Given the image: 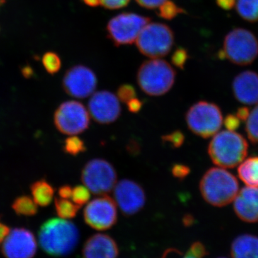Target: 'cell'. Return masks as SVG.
Listing matches in <instances>:
<instances>
[{
	"label": "cell",
	"mask_w": 258,
	"mask_h": 258,
	"mask_svg": "<svg viewBox=\"0 0 258 258\" xmlns=\"http://www.w3.org/2000/svg\"><path fill=\"white\" fill-rule=\"evenodd\" d=\"M175 80V70L169 62L159 58L145 61L137 73L139 87L150 96L166 94L172 88Z\"/></svg>",
	"instance_id": "obj_4"
},
{
	"label": "cell",
	"mask_w": 258,
	"mask_h": 258,
	"mask_svg": "<svg viewBox=\"0 0 258 258\" xmlns=\"http://www.w3.org/2000/svg\"><path fill=\"white\" fill-rule=\"evenodd\" d=\"M23 74L24 76L27 78H30L32 75V71L31 69H29V68H27V69H24Z\"/></svg>",
	"instance_id": "obj_47"
},
{
	"label": "cell",
	"mask_w": 258,
	"mask_h": 258,
	"mask_svg": "<svg viewBox=\"0 0 258 258\" xmlns=\"http://www.w3.org/2000/svg\"><path fill=\"white\" fill-rule=\"evenodd\" d=\"M57 192H58L60 198L68 200V199L71 198V196H72L73 188L69 185H63L59 188Z\"/></svg>",
	"instance_id": "obj_40"
},
{
	"label": "cell",
	"mask_w": 258,
	"mask_h": 258,
	"mask_svg": "<svg viewBox=\"0 0 258 258\" xmlns=\"http://www.w3.org/2000/svg\"><path fill=\"white\" fill-rule=\"evenodd\" d=\"M127 150L131 154H138L140 151V147L137 141L131 140L127 146Z\"/></svg>",
	"instance_id": "obj_42"
},
{
	"label": "cell",
	"mask_w": 258,
	"mask_h": 258,
	"mask_svg": "<svg viewBox=\"0 0 258 258\" xmlns=\"http://www.w3.org/2000/svg\"><path fill=\"white\" fill-rule=\"evenodd\" d=\"M83 1L85 5L91 8H96L100 5V0H83Z\"/></svg>",
	"instance_id": "obj_46"
},
{
	"label": "cell",
	"mask_w": 258,
	"mask_h": 258,
	"mask_svg": "<svg viewBox=\"0 0 258 258\" xmlns=\"http://www.w3.org/2000/svg\"><path fill=\"white\" fill-rule=\"evenodd\" d=\"M126 104L127 108H128V111L131 113H137L142 109V106H143V102L136 97V98L129 101Z\"/></svg>",
	"instance_id": "obj_38"
},
{
	"label": "cell",
	"mask_w": 258,
	"mask_h": 258,
	"mask_svg": "<svg viewBox=\"0 0 258 258\" xmlns=\"http://www.w3.org/2000/svg\"><path fill=\"white\" fill-rule=\"evenodd\" d=\"M195 222V217L192 215H190V214L185 215L184 217H183V224L186 227H189V226L192 225Z\"/></svg>",
	"instance_id": "obj_44"
},
{
	"label": "cell",
	"mask_w": 258,
	"mask_h": 258,
	"mask_svg": "<svg viewBox=\"0 0 258 258\" xmlns=\"http://www.w3.org/2000/svg\"><path fill=\"white\" fill-rule=\"evenodd\" d=\"M88 112L93 120L101 124H109L119 118L121 113L119 100L111 91L93 93L88 104Z\"/></svg>",
	"instance_id": "obj_14"
},
{
	"label": "cell",
	"mask_w": 258,
	"mask_h": 258,
	"mask_svg": "<svg viewBox=\"0 0 258 258\" xmlns=\"http://www.w3.org/2000/svg\"><path fill=\"white\" fill-rule=\"evenodd\" d=\"M131 0H100V5L108 10H118L127 6Z\"/></svg>",
	"instance_id": "obj_35"
},
{
	"label": "cell",
	"mask_w": 258,
	"mask_h": 258,
	"mask_svg": "<svg viewBox=\"0 0 258 258\" xmlns=\"http://www.w3.org/2000/svg\"><path fill=\"white\" fill-rule=\"evenodd\" d=\"M233 202L234 210L241 220L248 223L258 222V187L242 188Z\"/></svg>",
	"instance_id": "obj_17"
},
{
	"label": "cell",
	"mask_w": 258,
	"mask_h": 258,
	"mask_svg": "<svg viewBox=\"0 0 258 258\" xmlns=\"http://www.w3.org/2000/svg\"><path fill=\"white\" fill-rule=\"evenodd\" d=\"M36 250V240L33 234L24 228L10 231L2 245V251L6 258H32Z\"/></svg>",
	"instance_id": "obj_15"
},
{
	"label": "cell",
	"mask_w": 258,
	"mask_h": 258,
	"mask_svg": "<svg viewBox=\"0 0 258 258\" xmlns=\"http://www.w3.org/2000/svg\"><path fill=\"white\" fill-rule=\"evenodd\" d=\"M223 57L237 66H245L258 56V41L252 32L244 28L231 30L225 37Z\"/></svg>",
	"instance_id": "obj_7"
},
{
	"label": "cell",
	"mask_w": 258,
	"mask_h": 258,
	"mask_svg": "<svg viewBox=\"0 0 258 258\" xmlns=\"http://www.w3.org/2000/svg\"><path fill=\"white\" fill-rule=\"evenodd\" d=\"M42 64L48 74L54 75L60 71L62 62L60 57L55 52H48L42 57Z\"/></svg>",
	"instance_id": "obj_28"
},
{
	"label": "cell",
	"mask_w": 258,
	"mask_h": 258,
	"mask_svg": "<svg viewBox=\"0 0 258 258\" xmlns=\"http://www.w3.org/2000/svg\"><path fill=\"white\" fill-rule=\"evenodd\" d=\"M161 140L163 143L169 144L174 149H178L184 143V134L181 131H174L170 134L162 136Z\"/></svg>",
	"instance_id": "obj_30"
},
{
	"label": "cell",
	"mask_w": 258,
	"mask_h": 258,
	"mask_svg": "<svg viewBox=\"0 0 258 258\" xmlns=\"http://www.w3.org/2000/svg\"><path fill=\"white\" fill-rule=\"evenodd\" d=\"M54 123L60 133L75 136L82 134L90 125L89 112L82 103L68 101L61 103L54 113Z\"/></svg>",
	"instance_id": "obj_10"
},
{
	"label": "cell",
	"mask_w": 258,
	"mask_h": 258,
	"mask_svg": "<svg viewBox=\"0 0 258 258\" xmlns=\"http://www.w3.org/2000/svg\"><path fill=\"white\" fill-rule=\"evenodd\" d=\"M157 9L158 15L166 20H173L180 14L186 13L183 8H180L175 3L170 0H166Z\"/></svg>",
	"instance_id": "obj_25"
},
{
	"label": "cell",
	"mask_w": 258,
	"mask_h": 258,
	"mask_svg": "<svg viewBox=\"0 0 258 258\" xmlns=\"http://www.w3.org/2000/svg\"><path fill=\"white\" fill-rule=\"evenodd\" d=\"M248 144L241 134L232 131L217 132L208 146L212 162L224 169H232L245 159Z\"/></svg>",
	"instance_id": "obj_3"
},
{
	"label": "cell",
	"mask_w": 258,
	"mask_h": 258,
	"mask_svg": "<svg viewBox=\"0 0 258 258\" xmlns=\"http://www.w3.org/2000/svg\"><path fill=\"white\" fill-rule=\"evenodd\" d=\"M237 173L247 186L258 187V157L244 159L239 165Z\"/></svg>",
	"instance_id": "obj_21"
},
{
	"label": "cell",
	"mask_w": 258,
	"mask_h": 258,
	"mask_svg": "<svg viewBox=\"0 0 258 258\" xmlns=\"http://www.w3.org/2000/svg\"><path fill=\"white\" fill-rule=\"evenodd\" d=\"M171 253H176L179 254H182L181 252H180L179 249L175 248H169L166 249V250L164 251V252L162 254V256H161V258H167L168 256H169V254Z\"/></svg>",
	"instance_id": "obj_45"
},
{
	"label": "cell",
	"mask_w": 258,
	"mask_h": 258,
	"mask_svg": "<svg viewBox=\"0 0 258 258\" xmlns=\"http://www.w3.org/2000/svg\"><path fill=\"white\" fill-rule=\"evenodd\" d=\"M200 190L207 203L222 208L234 201L239 191V183L237 178L224 168H210L200 180Z\"/></svg>",
	"instance_id": "obj_2"
},
{
	"label": "cell",
	"mask_w": 258,
	"mask_h": 258,
	"mask_svg": "<svg viewBox=\"0 0 258 258\" xmlns=\"http://www.w3.org/2000/svg\"><path fill=\"white\" fill-rule=\"evenodd\" d=\"M98 79L93 70L77 64L68 70L62 79V87L68 95L83 98L91 96L96 89Z\"/></svg>",
	"instance_id": "obj_12"
},
{
	"label": "cell",
	"mask_w": 258,
	"mask_h": 258,
	"mask_svg": "<svg viewBox=\"0 0 258 258\" xmlns=\"http://www.w3.org/2000/svg\"><path fill=\"white\" fill-rule=\"evenodd\" d=\"M166 0H136L137 3L142 8L146 9H157Z\"/></svg>",
	"instance_id": "obj_37"
},
{
	"label": "cell",
	"mask_w": 258,
	"mask_h": 258,
	"mask_svg": "<svg viewBox=\"0 0 258 258\" xmlns=\"http://www.w3.org/2000/svg\"><path fill=\"white\" fill-rule=\"evenodd\" d=\"M236 99L245 105L258 103V74L245 71L237 75L232 85Z\"/></svg>",
	"instance_id": "obj_16"
},
{
	"label": "cell",
	"mask_w": 258,
	"mask_h": 258,
	"mask_svg": "<svg viewBox=\"0 0 258 258\" xmlns=\"http://www.w3.org/2000/svg\"><path fill=\"white\" fill-rule=\"evenodd\" d=\"M232 258H258V237L242 235L236 237L231 245Z\"/></svg>",
	"instance_id": "obj_19"
},
{
	"label": "cell",
	"mask_w": 258,
	"mask_h": 258,
	"mask_svg": "<svg viewBox=\"0 0 258 258\" xmlns=\"http://www.w3.org/2000/svg\"><path fill=\"white\" fill-rule=\"evenodd\" d=\"M113 189L115 203L125 216H132L145 206V191L142 185L134 180L123 179L117 181Z\"/></svg>",
	"instance_id": "obj_13"
},
{
	"label": "cell",
	"mask_w": 258,
	"mask_h": 258,
	"mask_svg": "<svg viewBox=\"0 0 258 258\" xmlns=\"http://www.w3.org/2000/svg\"><path fill=\"white\" fill-rule=\"evenodd\" d=\"M189 130L198 137L208 139L213 137L221 128L223 117L220 107L206 101L197 102L185 115Z\"/></svg>",
	"instance_id": "obj_5"
},
{
	"label": "cell",
	"mask_w": 258,
	"mask_h": 258,
	"mask_svg": "<svg viewBox=\"0 0 258 258\" xmlns=\"http://www.w3.org/2000/svg\"><path fill=\"white\" fill-rule=\"evenodd\" d=\"M62 149L69 155L77 156L86 152V147L82 139L78 137H71L64 140Z\"/></svg>",
	"instance_id": "obj_27"
},
{
	"label": "cell",
	"mask_w": 258,
	"mask_h": 258,
	"mask_svg": "<svg viewBox=\"0 0 258 258\" xmlns=\"http://www.w3.org/2000/svg\"><path fill=\"white\" fill-rule=\"evenodd\" d=\"M91 191L86 186H76L73 189L72 198L73 202L79 206L86 205L89 202L91 199Z\"/></svg>",
	"instance_id": "obj_29"
},
{
	"label": "cell",
	"mask_w": 258,
	"mask_h": 258,
	"mask_svg": "<svg viewBox=\"0 0 258 258\" xmlns=\"http://www.w3.org/2000/svg\"><path fill=\"white\" fill-rule=\"evenodd\" d=\"M116 171L106 159H91L86 163L81 172V181L91 193L106 195L113 189L117 183Z\"/></svg>",
	"instance_id": "obj_9"
},
{
	"label": "cell",
	"mask_w": 258,
	"mask_h": 258,
	"mask_svg": "<svg viewBox=\"0 0 258 258\" xmlns=\"http://www.w3.org/2000/svg\"><path fill=\"white\" fill-rule=\"evenodd\" d=\"M215 2L217 6L227 11L233 9L236 5V0H215Z\"/></svg>",
	"instance_id": "obj_39"
},
{
	"label": "cell",
	"mask_w": 258,
	"mask_h": 258,
	"mask_svg": "<svg viewBox=\"0 0 258 258\" xmlns=\"http://www.w3.org/2000/svg\"><path fill=\"white\" fill-rule=\"evenodd\" d=\"M249 113H250V112H249L247 107H241V108H239L237 109L235 115H237V118L240 120L245 121L248 118Z\"/></svg>",
	"instance_id": "obj_41"
},
{
	"label": "cell",
	"mask_w": 258,
	"mask_h": 258,
	"mask_svg": "<svg viewBox=\"0 0 258 258\" xmlns=\"http://www.w3.org/2000/svg\"><path fill=\"white\" fill-rule=\"evenodd\" d=\"M206 247L202 242H194L183 258H204L208 255Z\"/></svg>",
	"instance_id": "obj_33"
},
{
	"label": "cell",
	"mask_w": 258,
	"mask_h": 258,
	"mask_svg": "<svg viewBox=\"0 0 258 258\" xmlns=\"http://www.w3.org/2000/svg\"><path fill=\"white\" fill-rule=\"evenodd\" d=\"M220 258H226V257H220Z\"/></svg>",
	"instance_id": "obj_48"
},
{
	"label": "cell",
	"mask_w": 258,
	"mask_h": 258,
	"mask_svg": "<svg viewBox=\"0 0 258 258\" xmlns=\"http://www.w3.org/2000/svg\"><path fill=\"white\" fill-rule=\"evenodd\" d=\"M116 94L119 101L127 103L137 97V91L132 85L123 84L117 90Z\"/></svg>",
	"instance_id": "obj_32"
},
{
	"label": "cell",
	"mask_w": 258,
	"mask_h": 258,
	"mask_svg": "<svg viewBox=\"0 0 258 258\" xmlns=\"http://www.w3.org/2000/svg\"><path fill=\"white\" fill-rule=\"evenodd\" d=\"M32 198L39 206L47 207L52 203L55 189L45 179L35 181L30 186Z\"/></svg>",
	"instance_id": "obj_20"
},
{
	"label": "cell",
	"mask_w": 258,
	"mask_h": 258,
	"mask_svg": "<svg viewBox=\"0 0 258 258\" xmlns=\"http://www.w3.org/2000/svg\"><path fill=\"white\" fill-rule=\"evenodd\" d=\"M150 21L149 17L137 13H120L107 24V36L115 46L131 45L136 42L142 29Z\"/></svg>",
	"instance_id": "obj_8"
},
{
	"label": "cell",
	"mask_w": 258,
	"mask_h": 258,
	"mask_svg": "<svg viewBox=\"0 0 258 258\" xmlns=\"http://www.w3.org/2000/svg\"><path fill=\"white\" fill-rule=\"evenodd\" d=\"M79 231L72 222L53 218L42 224L39 231V242L42 249L52 256L67 255L76 248Z\"/></svg>",
	"instance_id": "obj_1"
},
{
	"label": "cell",
	"mask_w": 258,
	"mask_h": 258,
	"mask_svg": "<svg viewBox=\"0 0 258 258\" xmlns=\"http://www.w3.org/2000/svg\"><path fill=\"white\" fill-rule=\"evenodd\" d=\"M189 166L183 164H175L171 167V174L174 177L179 180L185 179L190 174Z\"/></svg>",
	"instance_id": "obj_34"
},
{
	"label": "cell",
	"mask_w": 258,
	"mask_h": 258,
	"mask_svg": "<svg viewBox=\"0 0 258 258\" xmlns=\"http://www.w3.org/2000/svg\"><path fill=\"white\" fill-rule=\"evenodd\" d=\"M188 51L184 47H177L171 56V62L178 69L183 70L189 59Z\"/></svg>",
	"instance_id": "obj_31"
},
{
	"label": "cell",
	"mask_w": 258,
	"mask_h": 258,
	"mask_svg": "<svg viewBox=\"0 0 258 258\" xmlns=\"http://www.w3.org/2000/svg\"><path fill=\"white\" fill-rule=\"evenodd\" d=\"M118 244L111 237L105 234L91 236L83 246V258H117Z\"/></svg>",
	"instance_id": "obj_18"
},
{
	"label": "cell",
	"mask_w": 258,
	"mask_h": 258,
	"mask_svg": "<svg viewBox=\"0 0 258 258\" xmlns=\"http://www.w3.org/2000/svg\"><path fill=\"white\" fill-rule=\"evenodd\" d=\"M245 130L249 140L252 143L258 144V103L249 113Z\"/></svg>",
	"instance_id": "obj_26"
},
{
	"label": "cell",
	"mask_w": 258,
	"mask_h": 258,
	"mask_svg": "<svg viewBox=\"0 0 258 258\" xmlns=\"http://www.w3.org/2000/svg\"><path fill=\"white\" fill-rule=\"evenodd\" d=\"M240 121L241 120L237 118V115L228 114L224 119L223 123L227 130L235 132L236 129L238 128L240 126Z\"/></svg>",
	"instance_id": "obj_36"
},
{
	"label": "cell",
	"mask_w": 258,
	"mask_h": 258,
	"mask_svg": "<svg viewBox=\"0 0 258 258\" xmlns=\"http://www.w3.org/2000/svg\"><path fill=\"white\" fill-rule=\"evenodd\" d=\"M235 6L241 18L249 23L258 22V0H236Z\"/></svg>",
	"instance_id": "obj_22"
},
{
	"label": "cell",
	"mask_w": 258,
	"mask_h": 258,
	"mask_svg": "<svg viewBox=\"0 0 258 258\" xmlns=\"http://www.w3.org/2000/svg\"><path fill=\"white\" fill-rule=\"evenodd\" d=\"M83 218L86 223L95 230H106L111 228L118 220L115 200L106 195L93 199L85 208Z\"/></svg>",
	"instance_id": "obj_11"
},
{
	"label": "cell",
	"mask_w": 258,
	"mask_h": 258,
	"mask_svg": "<svg viewBox=\"0 0 258 258\" xmlns=\"http://www.w3.org/2000/svg\"><path fill=\"white\" fill-rule=\"evenodd\" d=\"M10 230L9 227L0 222V243L4 241L7 236L9 235Z\"/></svg>",
	"instance_id": "obj_43"
},
{
	"label": "cell",
	"mask_w": 258,
	"mask_h": 258,
	"mask_svg": "<svg viewBox=\"0 0 258 258\" xmlns=\"http://www.w3.org/2000/svg\"><path fill=\"white\" fill-rule=\"evenodd\" d=\"M12 208L17 215L22 216H33L37 212V204L27 195L18 197L14 200Z\"/></svg>",
	"instance_id": "obj_23"
},
{
	"label": "cell",
	"mask_w": 258,
	"mask_h": 258,
	"mask_svg": "<svg viewBox=\"0 0 258 258\" xmlns=\"http://www.w3.org/2000/svg\"><path fill=\"white\" fill-rule=\"evenodd\" d=\"M55 208L57 215L62 219L74 218L77 215L81 206L66 199L56 198Z\"/></svg>",
	"instance_id": "obj_24"
},
{
	"label": "cell",
	"mask_w": 258,
	"mask_h": 258,
	"mask_svg": "<svg viewBox=\"0 0 258 258\" xmlns=\"http://www.w3.org/2000/svg\"><path fill=\"white\" fill-rule=\"evenodd\" d=\"M141 53L151 58L164 57L174 45V33L170 27L160 23H149L136 40Z\"/></svg>",
	"instance_id": "obj_6"
}]
</instances>
